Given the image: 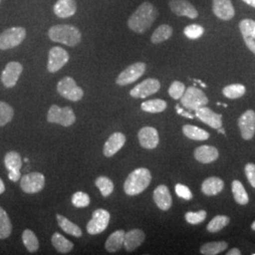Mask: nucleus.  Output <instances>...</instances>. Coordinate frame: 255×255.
I'll return each mask as SVG.
<instances>
[{"label": "nucleus", "mask_w": 255, "mask_h": 255, "mask_svg": "<svg viewBox=\"0 0 255 255\" xmlns=\"http://www.w3.org/2000/svg\"><path fill=\"white\" fill-rule=\"evenodd\" d=\"M232 191L234 198L238 204L240 205H246L250 201L248 193H247L243 184L239 181H234L232 183Z\"/></svg>", "instance_id": "31"}, {"label": "nucleus", "mask_w": 255, "mask_h": 255, "mask_svg": "<svg viewBox=\"0 0 255 255\" xmlns=\"http://www.w3.org/2000/svg\"><path fill=\"white\" fill-rule=\"evenodd\" d=\"M175 191H176V194H177L178 197L184 199L186 201H189L193 198V195H192L190 189L187 186L181 184V183H178L175 186Z\"/></svg>", "instance_id": "45"}, {"label": "nucleus", "mask_w": 255, "mask_h": 255, "mask_svg": "<svg viewBox=\"0 0 255 255\" xmlns=\"http://www.w3.org/2000/svg\"><path fill=\"white\" fill-rule=\"evenodd\" d=\"M96 185L100 189L101 195L105 198L109 197L110 195L114 191V183L110 180L109 178L105 176H101L96 180Z\"/></svg>", "instance_id": "39"}, {"label": "nucleus", "mask_w": 255, "mask_h": 255, "mask_svg": "<svg viewBox=\"0 0 255 255\" xmlns=\"http://www.w3.org/2000/svg\"><path fill=\"white\" fill-rule=\"evenodd\" d=\"M52 245L54 246L55 249L61 253V254H67L73 249V243L67 240L65 237H63L59 233H55L51 238Z\"/></svg>", "instance_id": "30"}, {"label": "nucleus", "mask_w": 255, "mask_h": 255, "mask_svg": "<svg viewBox=\"0 0 255 255\" xmlns=\"http://www.w3.org/2000/svg\"><path fill=\"white\" fill-rule=\"evenodd\" d=\"M194 156H195L196 160L199 161L200 163L210 164V163L215 162L219 158V153L217 147L204 145V146L196 148V150L194 152Z\"/></svg>", "instance_id": "23"}, {"label": "nucleus", "mask_w": 255, "mask_h": 255, "mask_svg": "<svg viewBox=\"0 0 255 255\" xmlns=\"http://www.w3.org/2000/svg\"><path fill=\"white\" fill-rule=\"evenodd\" d=\"M218 131H219V133H222V134H225V130L222 128H218Z\"/></svg>", "instance_id": "52"}, {"label": "nucleus", "mask_w": 255, "mask_h": 255, "mask_svg": "<svg viewBox=\"0 0 255 255\" xmlns=\"http://www.w3.org/2000/svg\"><path fill=\"white\" fill-rule=\"evenodd\" d=\"M45 176L39 172H32L22 177L20 186L27 194H35L42 191L45 186Z\"/></svg>", "instance_id": "11"}, {"label": "nucleus", "mask_w": 255, "mask_h": 255, "mask_svg": "<svg viewBox=\"0 0 255 255\" xmlns=\"http://www.w3.org/2000/svg\"><path fill=\"white\" fill-rule=\"evenodd\" d=\"M166 106H167L166 102L159 99L145 101L141 104V108L143 111H145L146 113H151V114L162 113L166 109Z\"/></svg>", "instance_id": "34"}, {"label": "nucleus", "mask_w": 255, "mask_h": 255, "mask_svg": "<svg viewBox=\"0 0 255 255\" xmlns=\"http://www.w3.org/2000/svg\"><path fill=\"white\" fill-rule=\"evenodd\" d=\"M69 61V54L63 47L54 46L48 52L47 70L50 73H56L62 69Z\"/></svg>", "instance_id": "10"}, {"label": "nucleus", "mask_w": 255, "mask_h": 255, "mask_svg": "<svg viewBox=\"0 0 255 255\" xmlns=\"http://www.w3.org/2000/svg\"><path fill=\"white\" fill-rule=\"evenodd\" d=\"M58 93L68 101H78L82 100L84 92L77 85L73 78L64 77L57 84Z\"/></svg>", "instance_id": "7"}, {"label": "nucleus", "mask_w": 255, "mask_h": 255, "mask_svg": "<svg viewBox=\"0 0 255 255\" xmlns=\"http://www.w3.org/2000/svg\"><path fill=\"white\" fill-rule=\"evenodd\" d=\"M242 1H244L246 4L252 6L253 8H255V0H242Z\"/></svg>", "instance_id": "50"}, {"label": "nucleus", "mask_w": 255, "mask_h": 255, "mask_svg": "<svg viewBox=\"0 0 255 255\" xmlns=\"http://www.w3.org/2000/svg\"><path fill=\"white\" fill-rule=\"evenodd\" d=\"M228 248V243L225 241L209 242L201 247V253L204 255H217L224 252Z\"/></svg>", "instance_id": "32"}, {"label": "nucleus", "mask_w": 255, "mask_h": 255, "mask_svg": "<svg viewBox=\"0 0 255 255\" xmlns=\"http://www.w3.org/2000/svg\"><path fill=\"white\" fill-rule=\"evenodd\" d=\"M56 218H57L59 226L64 231V233H66L68 235H71V236L75 237H82V230L80 229L78 225L74 224L73 222H71L69 219H66L65 217L62 216V215L58 214L56 216Z\"/></svg>", "instance_id": "28"}, {"label": "nucleus", "mask_w": 255, "mask_h": 255, "mask_svg": "<svg viewBox=\"0 0 255 255\" xmlns=\"http://www.w3.org/2000/svg\"><path fill=\"white\" fill-rule=\"evenodd\" d=\"M222 92L226 98L231 99V100H237V99H239L244 96V94L246 93V87L239 83L230 84L226 87H224Z\"/></svg>", "instance_id": "37"}, {"label": "nucleus", "mask_w": 255, "mask_h": 255, "mask_svg": "<svg viewBox=\"0 0 255 255\" xmlns=\"http://www.w3.org/2000/svg\"><path fill=\"white\" fill-rule=\"evenodd\" d=\"M138 139L140 145L143 147L153 149L159 144V133L154 128H143L138 132Z\"/></svg>", "instance_id": "19"}, {"label": "nucleus", "mask_w": 255, "mask_h": 255, "mask_svg": "<svg viewBox=\"0 0 255 255\" xmlns=\"http://www.w3.org/2000/svg\"><path fill=\"white\" fill-rule=\"evenodd\" d=\"M182 132L187 138L197 141H204L210 137L209 133L206 130L193 125H184L182 127Z\"/></svg>", "instance_id": "29"}, {"label": "nucleus", "mask_w": 255, "mask_h": 255, "mask_svg": "<svg viewBox=\"0 0 255 255\" xmlns=\"http://www.w3.org/2000/svg\"><path fill=\"white\" fill-rule=\"evenodd\" d=\"M110 219L111 216L108 211L104 209L96 210L93 213L91 220L88 222L86 226L87 233L92 236L101 234L108 227Z\"/></svg>", "instance_id": "9"}, {"label": "nucleus", "mask_w": 255, "mask_h": 255, "mask_svg": "<svg viewBox=\"0 0 255 255\" xmlns=\"http://www.w3.org/2000/svg\"><path fill=\"white\" fill-rule=\"evenodd\" d=\"M172 34H173L172 27L167 24H163V25H160L155 29L150 40H151L152 44L158 45V44H161L164 41L168 40L170 37L172 36Z\"/></svg>", "instance_id": "27"}, {"label": "nucleus", "mask_w": 255, "mask_h": 255, "mask_svg": "<svg viewBox=\"0 0 255 255\" xmlns=\"http://www.w3.org/2000/svg\"><path fill=\"white\" fill-rule=\"evenodd\" d=\"M53 11L59 18H69L77 11V2L75 0H58L55 3Z\"/></svg>", "instance_id": "21"}, {"label": "nucleus", "mask_w": 255, "mask_h": 255, "mask_svg": "<svg viewBox=\"0 0 255 255\" xmlns=\"http://www.w3.org/2000/svg\"><path fill=\"white\" fill-rule=\"evenodd\" d=\"M161 83L156 79H146L132 88L129 95L134 99H146L160 90Z\"/></svg>", "instance_id": "13"}, {"label": "nucleus", "mask_w": 255, "mask_h": 255, "mask_svg": "<svg viewBox=\"0 0 255 255\" xmlns=\"http://www.w3.org/2000/svg\"><path fill=\"white\" fill-rule=\"evenodd\" d=\"M72 203H73L74 206H76L78 208L86 207L90 203V198L84 192H76L72 197Z\"/></svg>", "instance_id": "43"}, {"label": "nucleus", "mask_w": 255, "mask_h": 255, "mask_svg": "<svg viewBox=\"0 0 255 255\" xmlns=\"http://www.w3.org/2000/svg\"><path fill=\"white\" fill-rule=\"evenodd\" d=\"M183 33L187 38H189L191 40H196V39H199L203 35L204 28L201 25L192 24V25L184 27Z\"/></svg>", "instance_id": "41"}, {"label": "nucleus", "mask_w": 255, "mask_h": 255, "mask_svg": "<svg viewBox=\"0 0 255 255\" xmlns=\"http://www.w3.org/2000/svg\"><path fill=\"white\" fill-rule=\"evenodd\" d=\"M150 182L151 174L147 168H136L128 176L124 183V191L128 196H136L145 191Z\"/></svg>", "instance_id": "3"}, {"label": "nucleus", "mask_w": 255, "mask_h": 255, "mask_svg": "<svg viewBox=\"0 0 255 255\" xmlns=\"http://www.w3.org/2000/svg\"><path fill=\"white\" fill-rule=\"evenodd\" d=\"M184 91H185V85L182 82L175 81L171 83L168 89V94L174 100H180Z\"/></svg>", "instance_id": "44"}, {"label": "nucleus", "mask_w": 255, "mask_h": 255, "mask_svg": "<svg viewBox=\"0 0 255 255\" xmlns=\"http://www.w3.org/2000/svg\"><path fill=\"white\" fill-rule=\"evenodd\" d=\"M146 68V64L142 62L130 64L126 69H124L121 73L119 74L117 79L118 85L125 86L132 82H136L138 79H140L144 75Z\"/></svg>", "instance_id": "8"}, {"label": "nucleus", "mask_w": 255, "mask_h": 255, "mask_svg": "<svg viewBox=\"0 0 255 255\" xmlns=\"http://www.w3.org/2000/svg\"><path fill=\"white\" fill-rule=\"evenodd\" d=\"M213 12L218 18L228 21L235 16V8L231 0H213Z\"/></svg>", "instance_id": "18"}, {"label": "nucleus", "mask_w": 255, "mask_h": 255, "mask_svg": "<svg viewBox=\"0 0 255 255\" xmlns=\"http://www.w3.org/2000/svg\"><path fill=\"white\" fill-rule=\"evenodd\" d=\"M47 121L49 123H57L64 127L73 125L76 121V116L70 107L60 108L57 105H52L47 113Z\"/></svg>", "instance_id": "6"}, {"label": "nucleus", "mask_w": 255, "mask_h": 255, "mask_svg": "<svg viewBox=\"0 0 255 255\" xmlns=\"http://www.w3.org/2000/svg\"><path fill=\"white\" fill-rule=\"evenodd\" d=\"M227 255H241V252L237 248H235V249H232L230 252H228Z\"/></svg>", "instance_id": "49"}, {"label": "nucleus", "mask_w": 255, "mask_h": 255, "mask_svg": "<svg viewBox=\"0 0 255 255\" xmlns=\"http://www.w3.org/2000/svg\"><path fill=\"white\" fill-rule=\"evenodd\" d=\"M153 200L156 205L163 211H167L172 205V198L167 186L159 185L153 192Z\"/></svg>", "instance_id": "22"}, {"label": "nucleus", "mask_w": 255, "mask_h": 255, "mask_svg": "<svg viewBox=\"0 0 255 255\" xmlns=\"http://www.w3.org/2000/svg\"><path fill=\"white\" fill-rule=\"evenodd\" d=\"M241 34L248 48L255 55V21L252 19H243L239 23Z\"/></svg>", "instance_id": "17"}, {"label": "nucleus", "mask_w": 255, "mask_h": 255, "mask_svg": "<svg viewBox=\"0 0 255 255\" xmlns=\"http://www.w3.org/2000/svg\"><path fill=\"white\" fill-rule=\"evenodd\" d=\"M252 229H253L254 231H255V221L252 224Z\"/></svg>", "instance_id": "53"}, {"label": "nucleus", "mask_w": 255, "mask_h": 255, "mask_svg": "<svg viewBox=\"0 0 255 255\" xmlns=\"http://www.w3.org/2000/svg\"><path fill=\"white\" fill-rule=\"evenodd\" d=\"M168 6L178 16H186L190 19L198 18L199 16L198 10L188 0H170Z\"/></svg>", "instance_id": "14"}, {"label": "nucleus", "mask_w": 255, "mask_h": 255, "mask_svg": "<svg viewBox=\"0 0 255 255\" xmlns=\"http://www.w3.org/2000/svg\"><path fill=\"white\" fill-rule=\"evenodd\" d=\"M158 16V10L150 3L143 2L128 20V27L139 34L145 33L152 26Z\"/></svg>", "instance_id": "1"}, {"label": "nucleus", "mask_w": 255, "mask_h": 255, "mask_svg": "<svg viewBox=\"0 0 255 255\" xmlns=\"http://www.w3.org/2000/svg\"><path fill=\"white\" fill-rule=\"evenodd\" d=\"M11 222L6 211L0 207V239H6L11 234Z\"/></svg>", "instance_id": "35"}, {"label": "nucleus", "mask_w": 255, "mask_h": 255, "mask_svg": "<svg viewBox=\"0 0 255 255\" xmlns=\"http://www.w3.org/2000/svg\"><path fill=\"white\" fill-rule=\"evenodd\" d=\"M125 232L123 230H119L113 233L107 239L105 243V248L110 253H116L119 251L124 245Z\"/></svg>", "instance_id": "26"}, {"label": "nucleus", "mask_w": 255, "mask_h": 255, "mask_svg": "<svg viewBox=\"0 0 255 255\" xmlns=\"http://www.w3.org/2000/svg\"><path fill=\"white\" fill-rule=\"evenodd\" d=\"M146 238L145 233L140 229H133L125 234L124 246L127 252H132L144 242Z\"/></svg>", "instance_id": "24"}, {"label": "nucleus", "mask_w": 255, "mask_h": 255, "mask_svg": "<svg viewBox=\"0 0 255 255\" xmlns=\"http://www.w3.org/2000/svg\"><path fill=\"white\" fill-rule=\"evenodd\" d=\"M126 143V136L122 132L113 133L103 147V153L106 157H112L118 153Z\"/></svg>", "instance_id": "20"}, {"label": "nucleus", "mask_w": 255, "mask_h": 255, "mask_svg": "<svg viewBox=\"0 0 255 255\" xmlns=\"http://www.w3.org/2000/svg\"><path fill=\"white\" fill-rule=\"evenodd\" d=\"M0 3H1V0H0Z\"/></svg>", "instance_id": "54"}, {"label": "nucleus", "mask_w": 255, "mask_h": 255, "mask_svg": "<svg viewBox=\"0 0 255 255\" xmlns=\"http://www.w3.org/2000/svg\"><path fill=\"white\" fill-rule=\"evenodd\" d=\"M207 217V213L204 210H201L199 212H188L185 214V219L188 223L192 225H197L203 222Z\"/></svg>", "instance_id": "42"}, {"label": "nucleus", "mask_w": 255, "mask_h": 255, "mask_svg": "<svg viewBox=\"0 0 255 255\" xmlns=\"http://www.w3.org/2000/svg\"><path fill=\"white\" fill-rule=\"evenodd\" d=\"M176 110H177V113L179 114V115H181L182 117H184V118H187V119H194L195 117L191 115L190 113H187V112H185V111H183V110L181 109V108H179V106L177 105L176 106Z\"/></svg>", "instance_id": "48"}, {"label": "nucleus", "mask_w": 255, "mask_h": 255, "mask_svg": "<svg viewBox=\"0 0 255 255\" xmlns=\"http://www.w3.org/2000/svg\"><path fill=\"white\" fill-rule=\"evenodd\" d=\"M47 35L52 42L60 43L70 47L78 46L82 42L81 30L73 25L68 24L52 26L48 29Z\"/></svg>", "instance_id": "2"}, {"label": "nucleus", "mask_w": 255, "mask_h": 255, "mask_svg": "<svg viewBox=\"0 0 255 255\" xmlns=\"http://www.w3.org/2000/svg\"><path fill=\"white\" fill-rule=\"evenodd\" d=\"M238 126L241 131V135L245 140H251L255 134V112L248 110L239 119Z\"/></svg>", "instance_id": "15"}, {"label": "nucleus", "mask_w": 255, "mask_h": 255, "mask_svg": "<svg viewBox=\"0 0 255 255\" xmlns=\"http://www.w3.org/2000/svg\"><path fill=\"white\" fill-rule=\"evenodd\" d=\"M22 240L29 253H35L39 249V241L35 234L30 230H25L22 234Z\"/></svg>", "instance_id": "36"}, {"label": "nucleus", "mask_w": 255, "mask_h": 255, "mask_svg": "<svg viewBox=\"0 0 255 255\" xmlns=\"http://www.w3.org/2000/svg\"><path fill=\"white\" fill-rule=\"evenodd\" d=\"M14 112L8 103L0 101V127L7 125L13 119Z\"/></svg>", "instance_id": "40"}, {"label": "nucleus", "mask_w": 255, "mask_h": 255, "mask_svg": "<svg viewBox=\"0 0 255 255\" xmlns=\"http://www.w3.org/2000/svg\"><path fill=\"white\" fill-rule=\"evenodd\" d=\"M229 223H230L229 217L219 215L210 221L209 224L207 225V230L210 233H218L222 229L225 228Z\"/></svg>", "instance_id": "38"}, {"label": "nucleus", "mask_w": 255, "mask_h": 255, "mask_svg": "<svg viewBox=\"0 0 255 255\" xmlns=\"http://www.w3.org/2000/svg\"><path fill=\"white\" fill-rule=\"evenodd\" d=\"M23 72V65L18 62H9L1 74V82L6 88H12L16 85Z\"/></svg>", "instance_id": "12"}, {"label": "nucleus", "mask_w": 255, "mask_h": 255, "mask_svg": "<svg viewBox=\"0 0 255 255\" xmlns=\"http://www.w3.org/2000/svg\"><path fill=\"white\" fill-rule=\"evenodd\" d=\"M27 36L26 28L9 27L0 34V50H7L18 46Z\"/></svg>", "instance_id": "4"}, {"label": "nucleus", "mask_w": 255, "mask_h": 255, "mask_svg": "<svg viewBox=\"0 0 255 255\" xmlns=\"http://www.w3.org/2000/svg\"><path fill=\"white\" fill-rule=\"evenodd\" d=\"M254 255H255V254H254Z\"/></svg>", "instance_id": "55"}, {"label": "nucleus", "mask_w": 255, "mask_h": 255, "mask_svg": "<svg viewBox=\"0 0 255 255\" xmlns=\"http://www.w3.org/2000/svg\"><path fill=\"white\" fill-rule=\"evenodd\" d=\"M21 177L20 171H9V179L12 182H17Z\"/></svg>", "instance_id": "47"}, {"label": "nucleus", "mask_w": 255, "mask_h": 255, "mask_svg": "<svg viewBox=\"0 0 255 255\" xmlns=\"http://www.w3.org/2000/svg\"><path fill=\"white\" fill-rule=\"evenodd\" d=\"M195 117H197L203 123L215 129L222 127V115L216 114L215 112H213L210 108H207L205 106H202L196 110Z\"/></svg>", "instance_id": "16"}, {"label": "nucleus", "mask_w": 255, "mask_h": 255, "mask_svg": "<svg viewBox=\"0 0 255 255\" xmlns=\"http://www.w3.org/2000/svg\"><path fill=\"white\" fill-rule=\"evenodd\" d=\"M5 191V185H4V182L0 179V194H3Z\"/></svg>", "instance_id": "51"}, {"label": "nucleus", "mask_w": 255, "mask_h": 255, "mask_svg": "<svg viewBox=\"0 0 255 255\" xmlns=\"http://www.w3.org/2000/svg\"><path fill=\"white\" fill-rule=\"evenodd\" d=\"M245 173H246L247 179L251 183V185L255 188V164H247L245 166Z\"/></svg>", "instance_id": "46"}, {"label": "nucleus", "mask_w": 255, "mask_h": 255, "mask_svg": "<svg viewBox=\"0 0 255 255\" xmlns=\"http://www.w3.org/2000/svg\"><path fill=\"white\" fill-rule=\"evenodd\" d=\"M224 182L218 177H210L201 184V191L206 196H216L223 190Z\"/></svg>", "instance_id": "25"}, {"label": "nucleus", "mask_w": 255, "mask_h": 255, "mask_svg": "<svg viewBox=\"0 0 255 255\" xmlns=\"http://www.w3.org/2000/svg\"><path fill=\"white\" fill-rule=\"evenodd\" d=\"M4 164L6 168L9 171H20L22 167L21 156L16 151H9L5 155Z\"/></svg>", "instance_id": "33"}, {"label": "nucleus", "mask_w": 255, "mask_h": 255, "mask_svg": "<svg viewBox=\"0 0 255 255\" xmlns=\"http://www.w3.org/2000/svg\"><path fill=\"white\" fill-rule=\"evenodd\" d=\"M208 98L203 92L198 89L197 87L190 86L188 87L181 98V103L184 108L196 111L202 106L208 104Z\"/></svg>", "instance_id": "5"}]
</instances>
